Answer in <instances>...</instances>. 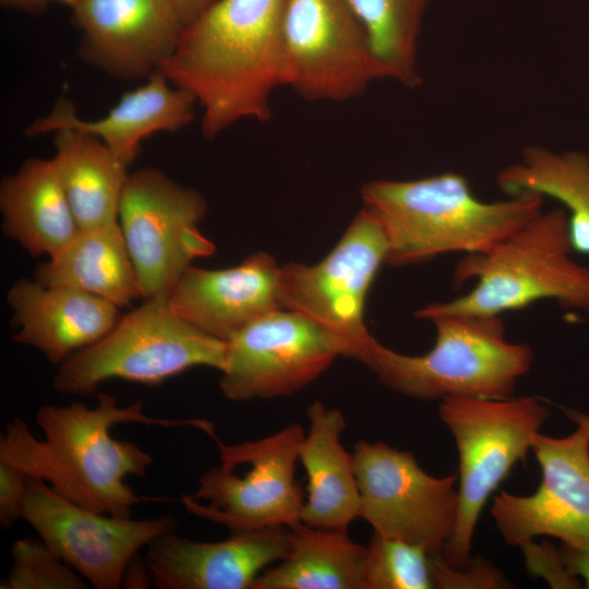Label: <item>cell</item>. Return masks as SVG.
I'll list each match as a JSON object with an SVG mask.
<instances>
[{"instance_id": "ba28073f", "label": "cell", "mask_w": 589, "mask_h": 589, "mask_svg": "<svg viewBox=\"0 0 589 589\" xmlns=\"http://www.w3.org/2000/svg\"><path fill=\"white\" fill-rule=\"evenodd\" d=\"M304 435L299 423H290L255 441L215 438L220 465L199 478L195 493L181 496L182 505L231 532L299 522L304 498L296 467Z\"/></svg>"}, {"instance_id": "44dd1931", "label": "cell", "mask_w": 589, "mask_h": 589, "mask_svg": "<svg viewBox=\"0 0 589 589\" xmlns=\"http://www.w3.org/2000/svg\"><path fill=\"white\" fill-rule=\"evenodd\" d=\"M309 430L299 461L306 477V497L300 521L306 526L348 531L359 517L360 491L352 453L341 443L347 426L342 412L314 401L306 409Z\"/></svg>"}, {"instance_id": "d6a6232c", "label": "cell", "mask_w": 589, "mask_h": 589, "mask_svg": "<svg viewBox=\"0 0 589 589\" xmlns=\"http://www.w3.org/2000/svg\"><path fill=\"white\" fill-rule=\"evenodd\" d=\"M564 565L574 577H581L589 588V544L569 545L562 543L560 548Z\"/></svg>"}, {"instance_id": "7c38bea8", "label": "cell", "mask_w": 589, "mask_h": 589, "mask_svg": "<svg viewBox=\"0 0 589 589\" xmlns=\"http://www.w3.org/2000/svg\"><path fill=\"white\" fill-rule=\"evenodd\" d=\"M285 86L309 101H347L382 79L349 0H285Z\"/></svg>"}, {"instance_id": "6da1fadb", "label": "cell", "mask_w": 589, "mask_h": 589, "mask_svg": "<svg viewBox=\"0 0 589 589\" xmlns=\"http://www.w3.org/2000/svg\"><path fill=\"white\" fill-rule=\"evenodd\" d=\"M35 420L44 438L36 437L17 417L7 423L0 437V461L45 481L81 506L118 517H132V507L143 500L124 482L125 477L145 476L153 458L135 443L113 438V425L140 422L213 431L200 419L149 417L142 401L120 406L106 393H97L92 408L79 401L40 406Z\"/></svg>"}, {"instance_id": "7402d4cb", "label": "cell", "mask_w": 589, "mask_h": 589, "mask_svg": "<svg viewBox=\"0 0 589 589\" xmlns=\"http://www.w3.org/2000/svg\"><path fill=\"white\" fill-rule=\"evenodd\" d=\"M2 230L29 254H58L81 230L55 163L28 158L0 183Z\"/></svg>"}, {"instance_id": "9a60e30c", "label": "cell", "mask_w": 589, "mask_h": 589, "mask_svg": "<svg viewBox=\"0 0 589 589\" xmlns=\"http://www.w3.org/2000/svg\"><path fill=\"white\" fill-rule=\"evenodd\" d=\"M531 450L541 481L530 495L501 491L491 516L503 540L520 546L538 537L589 544V431L582 424L564 437L538 433Z\"/></svg>"}, {"instance_id": "d4e9b609", "label": "cell", "mask_w": 589, "mask_h": 589, "mask_svg": "<svg viewBox=\"0 0 589 589\" xmlns=\"http://www.w3.org/2000/svg\"><path fill=\"white\" fill-rule=\"evenodd\" d=\"M292 544L285 558L266 568L252 589H364L368 546L347 531L289 526Z\"/></svg>"}, {"instance_id": "30bf717a", "label": "cell", "mask_w": 589, "mask_h": 589, "mask_svg": "<svg viewBox=\"0 0 589 589\" xmlns=\"http://www.w3.org/2000/svg\"><path fill=\"white\" fill-rule=\"evenodd\" d=\"M207 202L155 168L130 173L118 214L143 299H168L195 259L216 247L199 228Z\"/></svg>"}, {"instance_id": "484cf974", "label": "cell", "mask_w": 589, "mask_h": 589, "mask_svg": "<svg viewBox=\"0 0 589 589\" xmlns=\"http://www.w3.org/2000/svg\"><path fill=\"white\" fill-rule=\"evenodd\" d=\"M497 185L508 195L531 192L550 196L566 207L573 251L589 255V156L527 147L519 163L496 173Z\"/></svg>"}, {"instance_id": "8992f818", "label": "cell", "mask_w": 589, "mask_h": 589, "mask_svg": "<svg viewBox=\"0 0 589 589\" xmlns=\"http://www.w3.org/2000/svg\"><path fill=\"white\" fill-rule=\"evenodd\" d=\"M438 417L457 447L459 498L455 530L441 556L464 567L472 560L474 530L488 500L526 459L550 409L538 396H450L441 399Z\"/></svg>"}, {"instance_id": "ac0fdd59", "label": "cell", "mask_w": 589, "mask_h": 589, "mask_svg": "<svg viewBox=\"0 0 589 589\" xmlns=\"http://www.w3.org/2000/svg\"><path fill=\"white\" fill-rule=\"evenodd\" d=\"M281 266L264 251L223 269L190 266L168 298L183 320L223 341L256 318L283 309Z\"/></svg>"}, {"instance_id": "e575fe53", "label": "cell", "mask_w": 589, "mask_h": 589, "mask_svg": "<svg viewBox=\"0 0 589 589\" xmlns=\"http://www.w3.org/2000/svg\"><path fill=\"white\" fill-rule=\"evenodd\" d=\"M79 0H0L1 4L9 9L23 11L31 14L43 12L48 4L58 2L70 7L71 9Z\"/></svg>"}, {"instance_id": "277c9868", "label": "cell", "mask_w": 589, "mask_h": 589, "mask_svg": "<svg viewBox=\"0 0 589 589\" xmlns=\"http://www.w3.org/2000/svg\"><path fill=\"white\" fill-rule=\"evenodd\" d=\"M566 211L540 212L483 253L466 254L455 266V286L474 287L455 299L432 302L417 318L437 315L495 316L553 300L566 310L589 312V267L572 257Z\"/></svg>"}, {"instance_id": "f1b7e54d", "label": "cell", "mask_w": 589, "mask_h": 589, "mask_svg": "<svg viewBox=\"0 0 589 589\" xmlns=\"http://www.w3.org/2000/svg\"><path fill=\"white\" fill-rule=\"evenodd\" d=\"M12 568L1 589H86L74 569L43 540L20 539L11 548Z\"/></svg>"}, {"instance_id": "ffe728a7", "label": "cell", "mask_w": 589, "mask_h": 589, "mask_svg": "<svg viewBox=\"0 0 589 589\" xmlns=\"http://www.w3.org/2000/svg\"><path fill=\"white\" fill-rule=\"evenodd\" d=\"M196 105L191 93L172 85L157 71L143 85L124 93L106 116L95 120L81 119L72 101L59 98L47 116L25 129V135L35 137L64 128L82 130L98 137L129 166L140 154L143 140L190 124Z\"/></svg>"}, {"instance_id": "9c48e42d", "label": "cell", "mask_w": 589, "mask_h": 589, "mask_svg": "<svg viewBox=\"0 0 589 589\" xmlns=\"http://www.w3.org/2000/svg\"><path fill=\"white\" fill-rule=\"evenodd\" d=\"M387 252L382 224L363 206L318 263L281 266L283 309L300 313L341 337L349 346L350 358L368 366L376 339L364 322L365 302Z\"/></svg>"}, {"instance_id": "cb8c5ba5", "label": "cell", "mask_w": 589, "mask_h": 589, "mask_svg": "<svg viewBox=\"0 0 589 589\" xmlns=\"http://www.w3.org/2000/svg\"><path fill=\"white\" fill-rule=\"evenodd\" d=\"M53 134L52 160L80 229L117 223L129 166L88 132L64 128Z\"/></svg>"}, {"instance_id": "4fadbf2b", "label": "cell", "mask_w": 589, "mask_h": 589, "mask_svg": "<svg viewBox=\"0 0 589 589\" xmlns=\"http://www.w3.org/2000/svg\"><path fill=\"white\" fill-rule=\"evenodd\" d=\"M348 344L313 320L286 309L265 314L227 341L219 387L232 401L292 395L316 380Z\"/></svg>"}, {"instance_id": "d590c367", "label": "cell", "mask_w": 589, "mask_h": 589, "mask_svg": "<svg viewBox=\"0 0 589 589\" xmlns=\"http://www.w3.org/2000/svg\"><path fill=\"white\" fill-rule=\"evenodd\" d=\"M565 414L567 416L569 420H572L576 424L585 425L589 431V416L588 414L581 413L578 410H570V409H565Z\"/></svg>"}, {"instance_id": "e0dca14e", "label": "cell", "mask_w": 589, "mask_h": 589, "mask_svg": "<svg viewBox=\"0 0 589 589\" xmlns=\"http://www.w3.org/2000/svg\"><path fill=\"white\" fill-rule=\"evenodd\" d=\"M289 526L232 532L203 542L164 533L146 546L149 578L159 589H252L257 577L287 556Z\"/></svg>"}, {"instance_id": "836d02e7", "label": "cell", "mask_w": 589, "mask_h": 589, "mask_svg": "<svg viewBox=\"0 0 589 589\" xmlns=\"http://www.w3.org/2000/svg\"><path fill=\"white\" fill-rule=\"evenodd\" d=\"M183 25L187 26L217 0H171Z\"/></svg>"}, {"instance_id": "2e32d148", "label": "cell", "mask_w": 589, "mask_h": 589, "mask_svg": "<svg viewBox=\"0 0 589 589\" xmlns=\"http://www.w3.org/2000/svg\"><path fill=\"white\" fill-rule=\"evenodd\" d=\"M72 11L80 58L121 80L159 71L184 28L171 0H79Z\"/></svg>"}, {"instance_id": "5b68a950", "label": "cell", "mask_w": 589, "mask_h": 589, "mask_svg": "<svg viewBox=\"0 0 589 589\" xmlns=\"http://www.w3.org/2000/svg\"><path fill=\"white\" fill-rule=\"evenodd\" d=\"M429 322L436 337L424 354H404L375 340L368 368L381 384L421 400L514 396L518 381L531 369L533 350L507 340L501 315L446 314Z\"/></svg>"}, {"instance_id": "d6986e66", "label": "cell", "mask_w": 589, "mask_h": 589, "mask_svg": "<svg viewBox=\"0 0 589 589\" xmlns=\"http://www.w3.org/2000/svg\"><path fill=\"white\" fill-rule=\"evenodd\" d=\"M12 309L15 342L38 349L51 363L61 364L73 353L97 342L122 314L113 303L68 286H46L17 279L7 293Z\"/></svg>"}, {"instance_id": "4316f807", "label": "cell", "mask_w": 589, "mask_h": 589, "mask_svg": "<svg viewBox=\"0 0 589 589\" xmlns=\"http://www.w3.org/2000/svg\"><path fill=\"white\" fill-rule=\"evenodd\" d=\"M365 27L382 79L420 84L419 37L429 0H349Z\"/></svg>"}, {"instance_id": "8fae6325", "label": "cell", "mask_w": 589, "mask_h": 589, "mask_svg": "<svg viewBox=\"0 0 589 589\" xmlns=\"http://www.w3.org/2000/svg\"><path fill=\"white\" fill-rule=\"evenodd\" d=\"M359 517L373 532L442 555L458 515V476L434 477L410 452L360 440L352 452Z\"/></svg>"}, {"instance_id": "7a4b0ae2", "label": "cell", "mask_w": 589, "mask_h": 589, "mask_svg": "<svg viewBox=\"0 0 589 589\" xmlns=\"http://www.w3.org/2000/svg\"><path fill=\"white\" fill-rule=\"evenodd\" d=\"M285 0H217L184 26L159 71L191 93L201 131L214 139L243 120L272 117V95L285 86Z\"/></svg>"}, {"instance_id": "52a82bcc", "label": "cell", "mask_w": 589, "mask_h": 589, "mask_svg": "<svg viewBox=\"0 0 589 589\" xmlns=\"http://www.w3.org/2000/svg\"><path fill=\"white\" fill-rule=\"evenodd\" d=\"M226 354V341L183 320L168 299H144L122 314L105 337L63 361L53 387L62 394L86 396L111 378L156 385L195 366L221 372Z\"/></svg>"}, {"instance_id": "f546056e", "label": "cell", "mask_w": 589, "mask_h": 589, "mask_svg": "<svg viewBox=\"0 0 589 589\" xmlns=\"http://www.w3.org/2000/svg\"><path fill=\"white\" fill-rule=\"evenodd\" d=\"M435 588L442 589H490L512 588L501 570L484 558H472L464 567H454L441 555H431Z\"/></svg>"}, {"instance_id": "603a6c76", "label": "cell", "mask_w": 589, "mask_h": 589, "mask_svg": "<svg viewBox=\"0 0 589 589\" xmlns=\"http://www.w3.org/2000/svg\"><path fill=\"white\" fill-rule=\"evenodd\" d=\"M33 279L46 286L77 288L118 308L142 298L119 221L81 229L58 254L37 266Z\"/></svg>"}, {"instance_id": "1f68e13d", "label": "cell", "mask_w": 589, "mask_h": 589, "mask_svg": "<svg viewBox=\"0 0 589 589\" xmlns=\"http://www.w3.org/2000/svg\"><path fill=\"white\" fill-rule=\"evenodd\" d=\"M28 477L0 461V525L9 528L23 518Z\"/></svg>"}, {"instance_id": "3957f363", "label": "cell", "mask_w": 589, "mask_h": 589, "mask_svg": "<svg viewBox=\"0 0 589 589\" xmlns=\"http://www.w3.org/2000/svg\"><path fill=\"white\" fill-rule=\"evenodd\" d=\"M360 195L384 228L386 263L392 266L448 253L486 252L542 212L544 199L522 192L484 202L456 171L413 180H372L362 184Z\"/></svg>"}, {"instance_id": "4dcf8cb0", "label": "cell", "mask_w": 589, "mask_h": 589, "mask_svg": "<svg viewBox=\"0 0 589 589\" xmlns=\"http://www.w3.org/2000/svg\"><path fill=\"white\" fill-rule=\"evenodd\" d=\"M530 575L543 578L552 588H580L581 582L566 569L560 549L549 542L534 540L519 546Z\"/></svg>"}, {"instance_id": "5bb4252c", "label": "cell", "mask_w": 589, "mask_h": 589, "mask_svg": "<svg viewBox=\"0 0 589 589\" xmlns=\"http://www.w3.org/2000/svg\"><path fill=\"white\" fill-rule=\"evenodd\" d=\"M23 519L48 548L97 589L120 588L139 551L175 531L171 517L132 519L103 514L28 478Z\"/></svg>"}, {"instance_id": "83f0119b", "label": "cell", "mask_w": 589, "mask_h": 589, "mask_svg": "<svg viewBox=\"0 0 589 589\" xmlns=\"http://www.w3.org/2000/svg\"><path fill=\"white\" fill-rule=\"evenodd\" d=\"M364 589L435 588L431 555L422 548L373 532L363 568Z\"/></svg>"}]
</instances>
